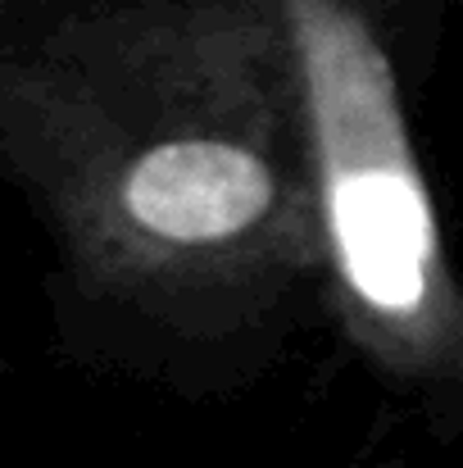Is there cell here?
<instances>
[{
    "label": "cell",
    "mask_w": 463,
    "mask_h": 468,
    "mask_svg": "<svg viewBox=\"0 0 463 468\" xmlns=\"http://www.w3.org/2000/svg\"><path fill=\"white\" fill-rule=\"evenodd\" d=\"M0 173L46 223L68 296L173 391L255 387L322 314L282 0H105L0 50Z\"/></svg>",
    "instance_id": "cell-1"
},
{
    "label": "cell",
    "mask_w": 463,
    "mask_h": 468,
    "mask_svg": "<svg viewBox=\"0 0 463 468\" xmlns=\"http://www.w3.org/2000/svg\"><path fill=\"white\" fill-rule=\"evenodd\" d=\"M309 96L322 318L363 373L463 432V269L423 164L400 50L368 0H282Z\"/></svg>",
    "instance_id": "cell-2"
}]
</instances>
